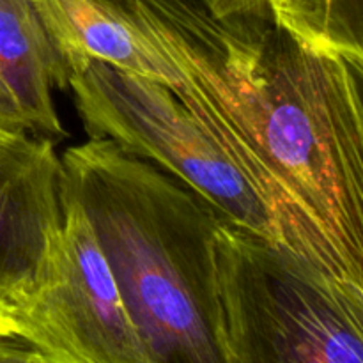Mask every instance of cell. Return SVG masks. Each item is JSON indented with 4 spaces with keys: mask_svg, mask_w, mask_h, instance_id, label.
I'll use <instances>...</instances> for the list:
<instances>
[{
    "mask_svg": "<svg viewBox=\"0 0 363 363\" xmlns=\"http://www.w3.org/2000/svg\"><path fill=\"white\" fill-rule=\"evenodd\" d=\"M223 363H363V296L227 220L215 238Z\"/></svg>",
    "mask_w": 363,
    "mask_h": 363,
    "instance_id": "3957f363",
    "label": "cell"
},
{
    "mask_svg": "<svg viewBox=\"0 0 363 363\" xmlns=\"http://www.w3.org/2000/svg\"><path fill=\"white\" fill-rule=\"evenodd\" d=\"M340 55L346 59L347 66H350L351 73H353V78L357 82L358 92H360L363 103V55H358V53H340Z\"/></svg>",
    "mask_w": 363,
    "mask_h": 363,
    "instance_id": "4fadbf2b",
    "label": "cell"
},
{
    "mask_svg": "<svg viewBox=\"0 0 363 363\" xmlns=\"http://www.w3.org/2000/svg\"><path fill=\"white\" fill-rule=\"evenodd\" d=\"M0 363H41V358L20 335H0Z\"/></svg>",
    "mask_w": 363,
    "mask_h": 363,
    "instance_id": "8fae6325",
    "label": "cell"
},
{
    "mask_svg": "<svg viewBox=\"0 0 363 363\" xmlns=\"http://www.w3.org/2000/svg\"><path fill=\"white\" fill-rule=\"evenodd\" d=\"M0 73L30 133L53 142L66 137L53 89L66 91L69 71L53 50L32 0H0Z\"/></svg>",
    "mask_w": 363,
    "mask_h": 363,
    "instance_id": "ba28073f",
    "label": "cell"
},
{
    "mask_svg": "<svg viewBox=\"0 0 363 363\" xmlns=\"http://www.w3.org/2000/svg\"><path fill=\"white\" fill-rule=\"evenodd\" d=\"M0 133H30L16 98L0 73Z\"/></svg>",
    "mask_w": 363,
    "mask_h": 363,
    "instance_id": "30bf717a",
    "label": "cell"
},
{
    "mask_svg": "<svg viewBox=\"0 0 363 363\" xmlns=\"http://www.w3.org/2000/svg\"><path fill=\"white\" fill-rule=\"evenodd\" d=\"M67 89L89 137L155 163L229 223L282 245L257 190L170 85L89 60L71 71Z\"/></svg>",
    "mask_w": 363,
    "mask_h": 363,
    "instance_id": "277c9868",
    "label": "cell"
},
{
    "mask_svg": "<svg viewBox=\"0 0 363 363\" xmlns=\"http://www.w3.org/2000/svg\"><path fill=\"white\" fill-rule=\"evenodd\" d=\"M213 16H266L301 41L363 55V0H206Z\"/></svg>",
    "mask_w": 363,
    "mask_h": 363,
    "instance_id": "9c48e42d",
    "label": "cell"
},
{
    "mask_svg": "<svg viewBox=\"0 0 363 363\" xmlns=\"http://www.w3.org/2000/svg\"><path fill=\"white\" fill-rule=\"evenodd\" d=\"M199 2H202V4H206V0H199Z\"/></svg>",
    "mask_w": 363,
    "mask_h": 363,
    "instance_id": "5bb4252c",
    "label": "cell"
},
{
    "mask_svg": "<svg viewBox=\"0 0 363 363\" xmlns=\"http://www.w3.org/2000/svg\"><path fill=\"white\" fill-rule=\"evenodd\" d=\"M60 162L152 363H223L215 238L225 218L110 138L89 137Z\"/></svg>",
    "mask_w": 363,
    "mask_h": 363,
    "instance_id": "7a4b0ae2",
    "label": "cell"
},
{
    "mask_svg": "<svg viewBox=\"0 0 363 363\" xmlns=\"http://www.w3.org/2000/svg\"><path fill=\"white\" fill-rule=\"evenodd\" d=\"M13 312L41 363H152L94 229L66 190L62 222Z\"/></svg>",
    "mask_w": 363,
    "mask_h": 363,
    "instance_id": "5b68a950",
    "label": "cell"
},
{
    "mask_svg": "<svg viewBox=\"0 0 363 363\" xmlns=\"http://www.w3.org/2000/svg\"><path fill=\"white\" fill-rule=\"evenodd\" d=\"M124 2L284 247L363 296V103L346 59L266 16H213L199 0Z\"/></svg>",
    "mask_w": 363,
    "mask_h": 363,
    "instance_id": "6da1fadb",
    "label": "cell"
},
{
    "mask_svg": "<svg viewBox=\"0 0 363 363\" xmlns=\"http://www.w3.org/2000/svg\"><path fill=\"white\" fill-rule=\"evenodd\" d=\"M67 71L89 60L174 85L179 71L124 0H32Z\"/></svg>",
    "mask_w": 363,
    "mask_h": 363,
    "instance_id": "52a82bcc",
    "label": "cell"
},
{
    "mask_svg": "<svg viewBox=\"0 0 363 363\" xmlns=\"http://www.w3.org/2000/svg\"><path fill=\"white\" fill-rule=\"evenodd\" d=\"M64 215V170L52 138L0 133V301L30 291Z\"/></svg>",
    "mask_w": 363,
    "mask_h": 363,
    "instance_id": "8992f818",
    "label": "cell"
},
{
    "mask_svg": "<svg viewBox=\"0 0 363 363\" xmlns=\"http://www.w3.org/2000/svg\"><path fill=\"white\" fill-rule=\"evenodd\" d=\"M0 335H20L13 308L2 301H0Z\"/></svg>",
    "mask_w": 363,
    "mask_h": 363,
    "instance_id": "7c38bea8",
    "label": "cell"
}]
</instances>
